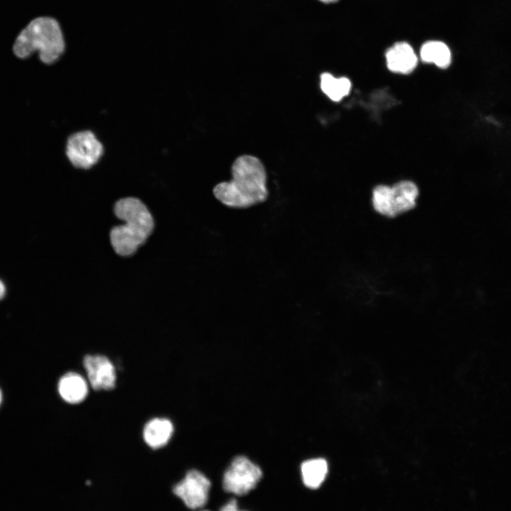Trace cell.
Listing matches in <instances>:
<instances>
[{"label":"cell","instance_id":"cell-9","mask_svg":"<svg viewBox=\"0 0 511 511\" xmlns=\"http://www.w3.org/2000/svg\"><path fill=\"white\" fill-rule=\"evenodd\" d=\"M387 67L395 73L410 74L417 65V57L410 44L398 42L385 53Z\"/></svg>","mask_w":511,"mask_h":511},{"label":"cell","instance_id":"cell-13","mask_svg":"<svg viewBox=\"0 0 511 511\" xmlns=\"http://www.w3.org/2000/svg\"><path fill=\"white\" fill-rule=\"evenodd\" d=\"M351 86V81L346 77H335L328 72L320 75V88L333 101H339L347 96Z\"/></svg>","mask_w":511,"mask_h":511},{"label":"cell","instance_id":"cell-12","mask_svg":"<svg viewBox=\"0 0 511 511\" xmlns=\"http://www.w3.org/2000/svg\"><path fill=\"white\" fill-rule=\"evenodd\" d=\"M421 60L427 63H434L440 68H446L451 61L449 47L443 42L430 40L424 43L420 49Z\"/></svg>","mask_w":511,"mask_h":511},{"label":"cell","instance_id":"cell-7","mask_svg":"<svg viewBox=\"0 0 511 511\" xmlns=\"http://www.w3.org/2000/svg\"><path fill=\"white\" fill-rule=\"evenodd\" d=\"M210 487V480L202 473L193 469L175 485L172 491L188 508L198 510L206 505Z\"/></svg>","mask_w":511,"mask_h":511},{"label":"cell","instance_id":"cell-19","mask_svg":"<svg viewBox=\"0 0 511 511\" xmlns=\"http://www.w3.org/2000/svg\"><path fill=\"white\" fill-rule=\"evenodd\" d=\"M198 511H209V510H198Z\"/></svg>","mask_w":511,"mask_h":511},{"label":"cell","instance_id":"cell-5","mask_svg":"<svg viewBox=\"0 0 511 511\" xmlns=\"http://www.w3.org/2000/svg\"><path fill=\"white\" fill-rule=\"evenodd\" d=\"M104 147L91 131H81L70 135L65 147L66 155L77 168L89 169L101 159Z\"/></svg>","mask_w":511,"mask_h":511},{"label":"cell","instance_id":"cell-8","mask_svg":"<svg viewBox=\"0 0 511 511\" xmlns=\"http://www.w3.org/2000/svg\"><path fill=\"white\" fill-rule=\"evenodd\" d=\"M88 380L96 390L113 389L116 383V371L111 361L103 355H86L83 359Z\"/></svg>","mask_w":511,"mask_h":511},{"label":"cell","instance_id":"cell-15","mask_svg":"<svg viewBox=\"0 0 511 511\" xmlns=\"http://www.w3.org/2000/svg\"><path fill=\"white\" fill-rule=\"evenodd\" d=\"M219 511H246L243 510H241L237 504V502L235 499H231L229 502H227L225 505H224Z\"/></svg>","mask_w":511,"mask_h":511},{"label":"cell","instance_id":"cell-17","mask_svg":"<svg viewBox=\"0 0 511 511\" xmlns=\"http://www.w3.org/2000/svg\"><path fill=\"white\" fill-rule=\"evenodd\" d=\"M319 1H322V2H324V3H326V4H330V3L336 2V1H339V0H319Z\"/></svg>","mask_w":511,"mask_h":511},{"label":"cell","instance_id":"cell-2","mask_svg":"<svg viewBox=\"0 0 511 511\" xmlns=\"http://www.w3.org/2000/svg\"><path fill=\"white\" fill-rule=\"evenodd\" d=\"M114 213L124 224L111 229V244L118 255L131 256L152 233L153 218L147 207L135 197L118 200L114 205Z\"/></svg>","mask_w":511,"mask_h":511},{"label":"cell","instance_id":"cell-10","mask_svg":"<svg viewBox=\"0 0 511 511\" xmlns=\"http://www.w3.org/2000/svg\"><path fill=\"white\" fill-rule=\"evenodd\" d=\"M58 392L65 402L77 404L82 402L87 397L88 385L82 375L75 372H69L60 379Z\"/></svg>","mask_w":511,"mask_h":511},{"label":"cell","instance_id":"cell-4","mask_svg":"<svg viewBox=\"0 0 511 511\" xmlns=\"http://www.w3.org/2000/svg\"><path fill=\"white\" fill-rule=\"evenodd\" d=\"M419 197L418 186L410 180H401L392 186L378 185L370 195V204L378 215L394 219L417 207Z\"/></svg>","mask_w":511,"mask_h":511},{"label":"cell","instance_id":"cell-14","mask_svg":"<svg viewBox=\"0 0 511 511\" xmlns=\"http://www.w3.org/2000/svg\"><path fill=\"white\" fill-rule=\"evenodd\" d=\"M328 472V464L324 458H313L301 465V474L304 484L309 488H317L324 480Z\"/></svg>","mask_w":511,"mask_h":511},{"label":"cell","instance_id":"cell-1","mask_svg":"<svg viewBox=\"0 0 511 511\" xmlns=\"http://www.w3.org/2000/svg\"><path fill=\"white\" fill-rule=\"evenodd\" d=\"M231 180L216 185L213 194L222 204L246 209L264 202L268 196L266 170L256 156L242 155L231 165Z\"/></svg>","mask_w":511,"mask_h":511},{"label":"cell","instance_id":"cell-6","mask_svg":"<svg viewBox=\"0 0 511 511\" xmlns=\"http://www.w3.org/2000/svg\"><path fill=\"white\" fill-rule=\"evenodd\" d=\"M261 477L258 466L244 456H238L225 471L222 485L227 493L244 495L255 488Z\"/></svg>","mask_w":511,"mask_h":511},{"label":"cell","instance_id":"cell-3","mask_svg":"<svg viewBox=\"0 0 511 511\" xmlns=\"http://www.w3.org/2000/svg\"><path fill=\"white\" fill-rule=\"evenodd\" d=\"M13 50L20 58L38 52L43 62L48 65L55 62L65 50L64 38L58 23L50 17L33 19L19 33Z\"/></svg>","mask_w":511,"mask_h":511},{"label":"cell","instance_id":"cell-11","mask_svg":"<svg viewBox=\"0 0 511 511\" xmlns=\"http://www.w3.org/2000/svg\"><path fill=\"white\" fill-rule=\"evenodd\" d=\"M173 433L172 422L165 418H154L148 421L143 430V437L146 444L152 449L164 446Z\"/></svg>","mask_w":511,"mask_h":511},{"label":"cell","instance_id":"cell-16","mask_svg":"<svg viewBox=\"0 0 511 511\" xmlns=\"http://www.w3.org/2000/svg\"><path fill=\"white\" fill-rule=\"evenodd\" d=\"M5 294V286L4 283L0 280V299H1Z\"/></svg>","mask_w":511,"mask_h":511},{"label":"cell","instance_id":"cell-18","mask_svg":"<svg viewBox=\"0 0 511 511\" xmlns=\"http://www.w3.org/2000/svg\"><path fill=\"white\" fill-rule=\"evenodd\" d=\"M1 390H0V404H1Z\"/></svg>","mask_w":511,"mask_h":511}]
</instances>
